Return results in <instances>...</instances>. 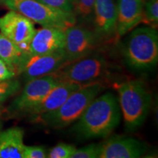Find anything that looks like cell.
I'll return each instance as SVG.
<instances>
[{
  "instance_id": "cell-23",
  "label": "cell",
  "mask_w": 158,
  "mask_h": 158,
  "mask_svg": "<svg viewBox=\"0 0 158 158\" xmlns=\"http://www.w3.org/2000/svg\"><path fill=\"white\" fill-rule=\"evenodd\" d=\"M37 1L66 13H73L74 0H37Z\"/></svg>"
},
{
  "instance_id": "cell-27",
  "label": "cell",
  "mask_w": 158,
  "mask_h": 158,
  "mask_svg": "<svg viewBox=\"0 0 158 158\" xmlns=\"http://www.w3.org/2000/svg\"><path fill=\"white\" fill-rule=\"evenodd\" d=\"M0 113H1V110H0Z\"/></svg>"
},
{
  "instance_id": "cell-3",
  "label": "cell",
  "mask_w": 158,
  "mask_h": 158,
  "mask_svg": "<svg viewBox=\"0 0 158 158\" xmlns=\"http://www.w3.org/2000/svg\"><path fill=\"white\" fill-rule=\"evenodd\" d=\"M103 89V82L84 85L73 92L56 110L30 117V120L54 129L68 127L80 118L90 102Z\"/></svg>"
},
{
  "instance_id": "cell-19",
  "label": "cell",
  "mask_w": 158,
  "mask_h": 158,
  "mask_svg": "<svg viewBox=\"0 0 158 158\" xmlns=\"http://www.w3.org/2000/svg\"><path fill=\"white\" fill-rule=\"evenodd\" d=\"M157 29L158 24V0H145L141 22Z\"/></svg>"
},
{
  "instance_id": "cell-22",
  "label": "cell",
  "mask_w": 158,
  "mask_h": 158,
  "mask_svg": "<svg viewBox=\"0 0 158 158\" xmlns=\"http://www.w3.org/2000/svg\"><path fill=\"white\" fill-rule=\"evenodd\" d=\"M100 154V143H92L76 149L71 158H99Z\"/></svg>"
},
{
  "instance_id": "cell-15",
  "label": "cell",
  "mask_w": 158,
  "mask_h": 158,
  "mask_svg": "<svg viewBox=\"0 0 158 158\" xmlns=\"http://www.w3.org/2000/svg\"><path fill=\"white\" fill-rule=\"evenodd\" d=\"M81 86H82L81 85L76 83L59 81L54 87L49 91L42 100L31 110L27 116L29 117H34L56 110L73 92Z\"/></svg>"
},
{
  "instance_id": "cell-12",
  "label": "cell",
  "mask_w": 158,
  "mask_h": 158,
  "mask_svg": "<svg viewBox=\"0 0 158 158\" xmlns=\"http://www.w3.org/2000/svg\"><path fill=\"white\" fill-rule=\"evenodd\" d=\"M92 24L100 43L116 39V5L114 0H95Z\"/></svg>"
},
{
  "instance_id": "cell-14",
  "label": "cell",
  "mask_w": 158,
  "mask_h": 158,
  "mask_svg": "<svg viewBox=\"0 0 158 158\" xmlns=\"http://www.w3.org/2000/svg\"><path fill=\"white\" fill-rule=\"evenodd\" d=\"M116 39L123 37L141 22L144 0H117Z\"/></svg>"
},
{
  "instance_id": "cell-28",
  "label": "cell",
  "mask_w": 158,
  "mask_h": 158,
  "mask_svg": "<svg viewBox=\"0 0 158 158\" xmlns=\"http://www.w3.org/2000/svg\"><path fill=\"white\" fill-rule=\"evenodd\" d=\"M144 1H145V0H144Z\"/></svg>"
},
{
  "instance_id": "cell-13",
  "label": "cell",
  "mask_w": 158,
  "mask_h": 158,
  "mask_svg": "<svg viewBox=\"0 0 158 158\" xmlns=\"http://www.w3.org/2000/svg\"><path fill=\"white\" fill-rule=\"evenodd\" d=\"M65 44L64 29L55 27H43L35 31L29 43L28 53L26 54H46L64 49Z\"/></svg>"
},
{
  "instance_id": "cell-8",
  "label": "cell",
  "mask_w": 158,
  "mask_h": 158,
  "mask_svg": "<svg viewBox=\"0 0 158 158\" xmlns=\"http://www.w3.org/2000/svg\"><path fill=\"white\" fill-rule=\"evenodd\" d=\"M67 63L64 49L46 54H24L17 68V74L21 75L25 81L51 75Z\"/></svg>"
},
{
  "instance_id": "cell-10",
  "label": "cell",
  "mask_w": 158,
  "mask_h": 158,
  "mask_svg": "<svg viewBox=\"0 0 158 158\" xmlns=\"http://www.w3.org/2000/svg\"><path fill=\"white\" fill-rule=\"evenodd\" d=\"M35 31L34 22L15 11L10 10L0 17V32L18 45L24 54L28 53Z\"/></svg>"
},
{
  "instance_id": "cell-1",
  "label": "cell",
  "mask_w": 158,
  "mask_h": 158,
  "mask_svg": "<svg viewBox=\"0 0 158 158\" xmlns=\"http://www.w3.org/2000/svg\"><path fill=\"white\" fill-rule=\"evenodd\" d=\"M121 119L118 98L108 92L97 96L90 102L71 131L84 140L106 138L118 127Z\"/></svg>"
},
{
  "instance_id": "cell-21",
  "label": "cell",
  "mask_w": 158,
  "mask_h": 158,
  "mask_svg": "<svg viewBox=\"0 0 158 158\" xmlns=\"http://www.w3.org/2000/svg\"><path fill=\"white\" fill-rule=\"evenodd\" d=\"M76 150V147L72 144L59 143L48 151V158H71Z\"/></svg>"
},
{
  "instance_id": "cell-6",
  "label": "cell",
  "mask_w": 158,
  "mask_h": 158,
  "mask_svg": "<svg viewBox=\"0 0 158 158\" xmlns=\"http://www.w3.org/2000/svg\"><path fill=\"white\" fill-rule=\"evenodd\" d=\"M10 10L19 13L42 27L67 29L76 24L73 13H66L37 0H1Z\"/></svg>"
},
{
  "instance_id": "cell-11",
  "label": "cell",
  "mask_w": 158,
  "mask_h": 158,
  "mask_svg": "<svg viewBox=\"0 0 158 158\" xmlns=\"http://www.w3.org/2000/svg\"><path fill=\"white\" fill-rule=\"evenodd\" d=\"M148 148L147 143L134 138L114 135L100 143L99 158H138Z\"/></svg>"
},
{
  "instance_id": "cell-17",
  "label": "cell",
  "mask_w": 158,
  "mask_h": 158,
  "mask_svg": "<svg viewBox=\"0 0 158 158\" xmlns=\"http://www.w3.org/2000/svg\"><path fill=\"white\" fill-rule=\"evenodd\" d=\"M23 55L19 46L0 33V59L17 74V68Z\"/></svg>"
},
{
  "instance_id": "cell-7",
  "label": "cell",
  "mask_w": 158,
  "mask_h": 158,
  "mask_svg": "<svg viewBox=\"0 0 158 158\" xmlns=\"http://www.w3.org/2000/svg\"><path fill=\"white\" fill-rule=\"evenodd\" d=\"M59 82L51 74L26 82L21 93L7 108L8 114L12 116H27Z\"/></svg>"
},
{
  "instance_id": "cell-16",
  "label": "cell",
  "mask_w": 158,
  "mask_h": 158,
  "mask_svg": "<svg viewBox=\"0 0 158 158\" xmlns=\"http://www.w3.org/2000/svg\"><path fill=\"white\" fill-rule=\"evenodd\" d=\"M24 131L11 127L0 133V158H23Z\"/></svg>"
},
{
  "instance_id": "cell-26",
  "label": "cell",
  "mask_w": 158,
  "mask_h": 158,
  "mask_svg": "<svg viewBox=\"0 0 158 158\" xmlns=\"http://www.w3.org/2000/svg\"><path fill=\"white\" fill-rule=\"evenodd\" d=\"M0 126H1V122H0Z\"/></svg>"
},
{
  "instance_id": "cell-2",
  "label": "cell",
  "mask_w": 158,
  "mask_h": 158,
  "mask_svg": "<svg viewBox=\"0 0 158 158\" xmlns=\"http://www.w3.org/2000/svg\"><path fill=\"white\" fill-rule=\"evenodd\" d=\"M113 88L118 93L124 127L133 133L147 119L152 103L151 92L145 83L138 79L114 82Z\"/></svg>"
},
{
  "instance_id": "cell-24",
  "label": "cell",
  "mask_w": 158,
  "mask_h": 158,
  "mask_svg": "<svg viewBox=\"0 0 158 158\" xmlns=\"http://www.w3.org/2000/svg\"><path fill=\"white\" fill-rule=\"evenodd\" d=\"M48 149L44 146H26L23 150V158H45Z\"/></svg>"
},
{
  "instance_id": "cell-4",
  "label": "cell",
  "mask_w": 158,
  "mask_h": 158,
  "mask_svg": "<svg viewBox=\"0 0 158 158\" xmlns=\"http://www.w3.org/2000/svg\"><path fill=\"white\" fill-rule=\"evenodd\" d=\"M124 62L137 71L149 70L158 62V33L157 29L145 26L133 29L122 48Z\"/></svg>"
},
{
  "instance_id": "cell-25",
  "label": "cell",
  "mask_w": 158,
  "mask_h": 158,
  "mask_svg": "<svg viewBox=\"0 0 158 158\" xmlns=\"http://www.w3.org/2000/svg\"><path fill=\"white\" fill-rule=\"evenodd\" d=\"M15 75L16 73L0 59V82L13 78Z\"/></svg>"
},
{
  "instance_id": "cell-5",
  "label": "cell",
  "mask_w": 158,
  "mask_h": 158,
  "mask_svg": "<svg viewBox=\"0 0 158 158\" xmlns=\"http://www.w3.org/2000/svg\"><path fill=\"white\" fill-rule=\"evenodd\" d=\"M111 67L103 56L91 54L74 62L64 64L52 73L59 81H69L79 85L103 82L110 74Z\"/></svg>"
},
{
  "instance_id": "cell-9",
  "label": "cell",
  "mask_w": 158,
  "mask_h": 158,
  "mask_svg": "<svg viewBox=\"0 0 158 158\" xmlns=\"http://www.w3.org/2000/svg\"><path fill=\"white\" fill-rule=\"evenodd\" d=\"M64 52L67 63L74 62L79 59L93 54L97 50L100 41L93 30L85 26L74 24L64 29Z\"/></svg>"
},
{
  "instance_id": "cell-20",
  "label": "cell",
  "mask_w": 158,
  "mask_h": 158,
  "mask_svg": "<svg viewBox=\"0 0 158 158\" xmlns=\"http://www.w3.org/2000/svg\"><path fill=\"white\" fill-rule=\"evenodd\" d=\"M21 88V83L16 79H8L0 82V106L7 99L16 94Z\"/></svg>"
},
{
  "instance_id": "cell-18",
  "label": "cell",
  "mask_w": 158,
  "mask_h": 158,
  "mask_svg": "<svg viewBox=\"0 0 158 158\" xmlns=\"http://www.w3.org/2000/svg\"><path fill=\"white\" fill-rule=\"evenodd\" d=\"M95 0H74L73 14L81 24L92 23Z\"/></svg>"
}]
</instances>
